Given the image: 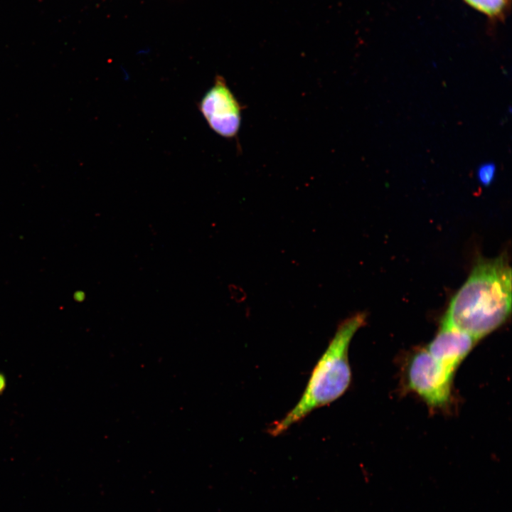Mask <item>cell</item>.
Returning <instances> with one entry per match:
<instances>
[{"mask_svg":"<svg viewBox=\"0 0 512 512\" xmlns=\"http://www.w3.org/2000/svg\"><path fill=\"white\" fill-rule=\"evenodd\" d=\"M477 341L468 334L442 321L438 332L425 348L437 361L454 373Z\"/></svg>","mask_w":512,"mask_h":512,"instance_id":"cell-5","label":"cell"},{"mask_svg":"<svg viewBox=\"0 0 512 512\" xmlns=\"http://www.w3.org/2000/svg\"><path fill=\"white\" fill-rule=\"evenodd\" d=\"M454 375L426 348L413 353L405 368L407 388L432 408H444L449 404Z\"/></svg>","mask_w":512,"mask_h":512,"instance_id":"cell-3","label":"cell"},{"mask_svg":"<svg viewBox=\"0 0 512 512\" xmlns=\"http://www.w3.org/2000/svg\"><path fill=\"white\" fill-rule=\"evenodd\" d=\"M366 321V314L358 312L338 324L326 351L314 366L300 400L284 418L270 427V434H281L313 410L331 403L345 393L351 382L348 361L350 343Z\"/></svg>","mask_w":512,"mask_h":512,"instance_id":"cell-2","label":"cell"},{"mask_svg":"<svg viewBox=\"0 0 512 512\" xmlns=\"http://www.w3.org/2000/svg\"><path fill=\"white\" fill-rule=\"evenodd\" d=\"M242 109L225 80L220 75L215 76L213 85L198 104V110L210 129L227 139L237 137L241 125Z\"/></svg>","mask_w":512,"mask_h":512,"instance_id":"cell-4","label":"cell"},{"mask_svg":"<svg viewBox=\"0 0 512 512\" xmlns=\"http://www.w3.org/2000/svg\"><path fill=\"white\" fill-rule=\"evenodd\" d=\"M511 312V268L507 256L479 258L452 298L442 321L478 341L503 325Z\"/></svg>","mask_w":512,"mask_h":512,"instance_id":"cell-1","label":"cell"},{"mask_svg":"<svg viewBox=\"0 0 512 512\" xmlns=\"http://www.w3.org/2000/svg\"><path fill=\"white\" fill-rule=\"evenodd\" d=\"M496 165L491 162L481 164L477 171L479 182L484 186H489L494 179L496 174Z\"/></svg>","mask_w":512,"mask_h":512,"instance_id":"cell-7","label":"cell"},{"mask_svg":"<svg viewBox=\"0 0 512 512\" xmlns=\"http://www.w3.org/2000/svg\"><path fill=\"white\" fill-rule=\"evenodd\" d=\"M466 4L492 19H501L507 11L509 0H463Z\"/></svg>","mask_w":512,"mask_h":512,"instance_id":"cell-6","label":"cell"}]
</instances>
